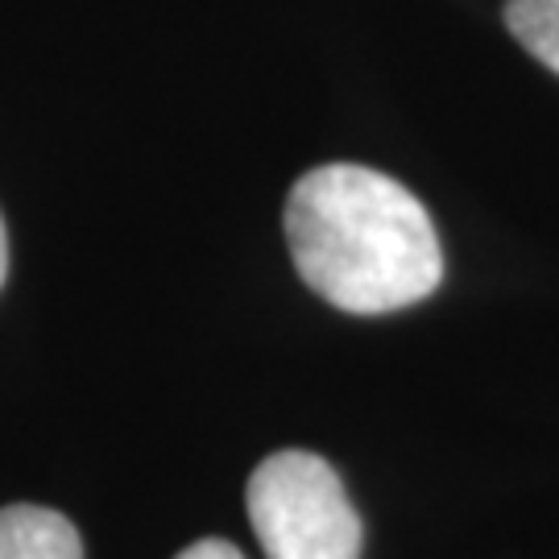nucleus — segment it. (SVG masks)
I'll return each mask as SVG.
<instances>
[{
    "instance_id": "1",
    "label": "nucleus",
    "mask_w": 559,
    "mask_h": 559,
    "mask_svg": "<svg viewBox=\"0 0 559 559\" xmlns=\"http://www.w3.org/2000/svg\"><path fill=\"white\" fill-rule=\"evenodd\" d=\"M286 245L299 278L348 316H390L443 282V249L419 195L399 179L332 162L286 200Z\"/></svg>"
},
{
    "instance_id": "4",
    "label": "nucleus",
    "mask_w": 559,
    "mask_h": 559,
    "mask_svg": "<svg viewBox=\"0 0 559 559\" xmlns=\"http://www.w3.org/2000/svg\"><path fill=\"white\" fill-rule=\"evenodd\" d=\"M510 34L559 75V0H506Z\"/></svg>"
},
{
    "instance_id": "6",
    "label": "nucleus",
    "mask_w": 559,
    "mask_h": 559,
    "mask_svg": "<svg viewBox=\"0 0 559 559\" xmlns=\"http://www.w3.org/2000/svg\"><path fill=\"white\" fill-rule=\"evenodd\" d=\"M9 278V233H4V221H0V286Z\"/></svg>"
},
{
    "instance_id": "3",
    "label": "nucleus",
    "mask_w": 559,
    "mask_h": 559,
    "mask_svg": "<svg viewBox=\"0 0 559 559\" xmlns=\"http://www.w3.org/2000/svg\"><path fill=\"white\" fill-rule=\"evenodd\" d=\"M0 559H83L80 531L46 506L0 510Z\"/></svg>"
},
{
    "instance_id": "2",
    "label": "nucleus",
    "mask_w": 559,
    "mask_h": 559,
    "mask_svg": "<svg viewBox=\"0 0 559 559\" xmlns=\"http://www.w3.org/2000/svg\"><path fill=\"white\" fill-rule=\"evenodd\" d=\"M249 522L265 559H360V514L316 452H274L249 477Z\"/></svg>"
},
{
    "instance_id": "5",
    "label": "nucleus",
    "mask_w": 559,
    "mask_h": 559,
    "mask_svg": "<svg viewBox=\"0 0 559 559\" xmlns=\"http://www.w3.org/2000/svg\"><path fill=\"white\" fill-rule=\"evenodd\" d=\"M175 559H245L233 547V543H224V539H203V543H191L187 551H179Z\"/></svg>"
}]
</instances>
